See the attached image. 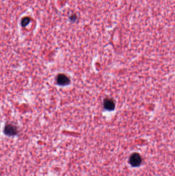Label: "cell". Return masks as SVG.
<instances>
[{
  "instance_id": "6da1fadb",
  "label": "cell",
  "mask_w": 175,
  "mask_h": 176,
  "mask_svg": "<svg viewBox=\"0 0 175 176\" xmlns=\"http://www.w3.org/2000/svg\"><path fill=\"white\" fill-rule=\"evenodd\" d=\"M142 163V158L139 153L132 154L130 158V163L133 167H138Z\"/></svg>"
},
{
  "instance_id": "7a4b0ae2",
  "label": "cell",
  "mask_w": 175,
  "mask_h": 176,
  "mask_svg": "<svg viewBox=\"0 0 175 176\" xmlns=\"http://www.w3.org/2000/svg\"><path fill=\"white\" fill-rule=\"evenodd\" d=\"M4 133L8 136H14L18 133L17 128L11 124H8L5 126L4 129Z\"/></svg>"
},
{
  "instance_id": "3957f363",
  "label": "cell",
  "mask_w": 175,
  "mask_h": 176,
  "mask_svg": "<svg viewBox=\"0 0 175 176\" xmlns=\"http://www.w3.org/2000/svg\"><path fill=\"white\" fill-rule=\"evenodd\" d=\"M56 81L58 85L62 86L68 85L70 83V78L64 74H60L58 75Z\"/></svg>"
},
{
  "instance_id": "277c9868",
  "label": "cell",
  "mask_w": 175,
  "mask_h": 176,
  "mask_svg": "<svg viewBox=\"0 0 175 176\" xmlns=\"http://www.w3.org/2000/svg\"><path fill=\"white\" fill-rule=\"evenodd\" d=\"M104 108L106 110L111 111L114 109L115 104L113 100L110 98H106L104 101Z\"/></svg>"
},
{
  "instance_id": "5b68a950",
  "label": "cell",
  "mask_w": 175,
  "mask_h": 176,
  "mask_svg": "<svg viewBox=\"0 0 175 176\" xmlns=\"http://www.w3.org/2000/svg\"><path fill=\"white\" fill-rule=\"evenodd\" d=\"M30 22V19L29 17H25L23 18L21 21V25L22 27H26L28 25V24Z\"/></svg>"
},
{
  "instance_id": "8992f818",
  "label": "cell",
  "mask_w": 175,
  "mask_h": 176,
  "mask_svg": "<svg viewBox=\"0 0 175 176\" xmlns=\"http://www.w3.org/2000/svg\"><path fill=\"white\" fill-rule=\"evenodd\" d=\"M76 16L73 15V16H71V17L70 18V19L71 20V21H74V20H76Z\"/></svg>"
}]
</instances>
